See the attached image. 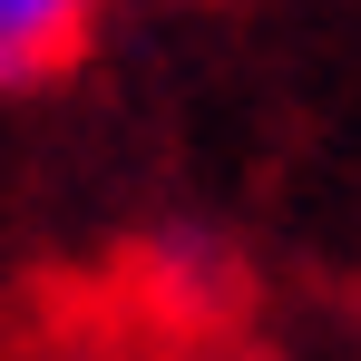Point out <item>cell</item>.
I'll return each instance as SVG.
<instances>
[{"instance_id":"cell-1","label":"cell","mask_w":361,"mask_h":361,"mask_svg":"<svg viewBox=\"0 0 361 361\" xmlns=\"http://www.w3.org/2000/svg\"><path fill=\"white\" fill-rule=\"evenodd\" d=\"M98 30V0H0V88L59 78Z\"/></svg>"}]
</instances>
